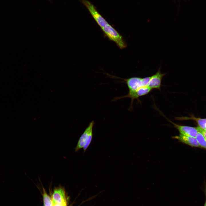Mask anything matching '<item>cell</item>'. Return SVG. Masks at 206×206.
Returning <instances> with one entry per match:
<instances>
[{"mask_svg": "<svg viewBox=\"0 0 206 206\" xmlns=\"http://www.w3.org/2000/svg\"><path fill=\"white\" fill-rule=\"evenodd\" d=\"M94 124V121L91 122L80 137L75 148L76 152L83 148L84 152L90 146L92 138L93 129Z\"/></svg>", "mask_w": 206, "mask_h": 206, "instance_id": "6da1fadb", "label": "cell"}, {"mask_svg": "<svg viewBox=\"0 0 206 206\" xmlns=\"http://www.w3.org/2000/svg\"><path fill=\"white\" fill-rule=\"evenodd\" d=\"M52 204L67 206L66 193L64 188L59 186L54 189L52 196Z\"/></svg>", "mask_w": 206, "mask_h": 206, "instance_id": "7a4b0ae2", "label": "cell"}, {"mask_svg": "<svg viewBox=\"0 0 206 206\" xmlns=\"http://www.w3.org/2000/svg\"><path fill=\"white\" fill-rule=\"evenodd\" d=\"M81 1L87 8L99 26L107 21L99 13L96 7L90 2L87 0H81Z\"/></svg>", "mask_w": 206, "mask_h": 206, "instance_id": "3957f363", "label": "cell"}, {"mask_svg": "<svg viewBox=\"0 0 206 206\" xmlns=\"http://www.w3.org/2000/svg\"><path fill=\"white\" fill-rule=\"evenodd\" d=\"M165 118L173 124L174 127L179 131L180 134L196 138L198 132L196 127L182 126L177 124L169 120L166 117Z\"/></svg>", "mask_w": 206, "mask_h": 206, "instance_id": "277c9868", "label": "cell"}, {"mask_svg": "<svg viewBox=\"0 0 206 206\" xmlns=\"http://www.w3.org/2000/svg\"><path fill=\"white\" fill-rule=\"evenodd\" d=\"M166 74L161 72L160 68L156 73L150 76L148 86L152 90L156 89L160 90L162 79Z\"/></svg>", "mask_w": 206, "mask_h": 206, "instance_id": "5b68a950", "label": "cell"}, {"mask_svg": "<svg viewBox=\"0 0 206 206\" xmlns=\"http://www.w3.org/2000/svg\"><path fill=\"white\" fill-rule=\"evenodd\" d=\"M123 80L128 86L129 92L135 91L140 87L145 86L142 78L134 77Z\"/></svg>", "mask_w": 206, "mask_h": 206, "instance_id": "8992f818", "label": "cell"}, {"mask_svg": "<svg viewBox=\"0 0 206 206\" xmlns=\"http://www.w3.org/2000/svg\"><path fill=\"white\" fill-rule=\"evenodd\" d=\"M172 138L178 140L180 142L193 147H200L196 138L180 134L179 135L173 136Z\"/></svg>", "mask_w": 206, "mask_h": 206, "instance_id": "52a82bcc", "label": "cell"}, {"mask_svg": "<svg viewBox=\"0 0 206 206\" xmlns=\"http://www.w3.org/2000/svg\"><path fill=\"white\" fill-rule=\"evenodd\" d=\"M196 138L200 146L206 148V138L201 132H198Z\"/></svg>", "mask_w": 206, "mask_h": 206, "instance_id": "ba28073f", "label": "cell"}, {"mask_svg": "<svg viewBox=\"0 0 206 206\" xmlns=\"http://www.w3.org/2000/svg\"><path fill=\"white\" fill-rule=\"evenodd\" d=\"M43 191L44 206H52V199L48 195L44 188H43Z\"/></svg>", "mask_w": 206, "mask_h": 206, "instance_id": "9c48e42d", "label": "cell"}, {"mask_svg": "<svg viewBox=\"0 0 206 206\" xmlns=\"http://www.w3.org/2000/svg\"><path fill=\"white\" fill-rule=\"evenodd\" d=\"M195 119L197 120V123L201 128L204 130H206V119L200 118Z\"/></svg>", "mask_w": 206, "mask_h": 206, "instance_id": "30bf717a", "label": "cell"}, {"mask_svg": "<svg viewBox=\"0 0 206 206\" xmlns=\"http://www.w3.org/2000/svg\"><path fill=\"white\" fill-rule=\"evenodd\" d=\"M196 128L198 131L201 132L206 138V130L203 129L200 127H197Z\"/></svg>", "mask_w": 206, "mask_h": 206, "instance_id": "8fae6325", "label": "cell"}, {"mask_svg": "<svg viewBox=\"0 0 206 206\" xmlns=\"http://www.w3.org/2000/svg\"><path fill=\"white\" fill-rule=\"evenodd\" d=\"M204 192H205V197H205L206 199H205V203H204V206H206V189H205Z\"/></svg>", "mask_w": 206, "mask_h": 206, "instance_id": "7c38bea8", "label": "cell"}, {"mask_svg": "<svg viewBox=\"0 0 206 206\" xmlns=\"http://www.w3.org/2000/svg\"><path fill=\"white\" fill-rule=\"evenodd\" d=\"M52 206H63L62 205L57 204H52Z\"/></svg>", "mask_w": 206, "mask_h": 206, "instance_id": "4fadbf2b", "label": "cell"}, {"mask_svg": "<svg viewBox=\"0 0 206 206\" xmlns=\"http://www.w3.org/2000/svg\"><path fill=\"white\" fill-rule=\"evenodd\" d=\"M70 206H72V205H71Z\"/></svg>", "mask_w": 206, "mask_h": 206, "instance_id": "5bb4252c", "label": "cell"}, {"mask_svg": "<svg viewBox=\"0 0 206 206\" xmlns=\"http://www.w3.org/2000/svg\"></svg>", "mask_w": 206, "mask_h": 206, "instance_id": "9a60e30c", "label": "cell"}]
</instances>
